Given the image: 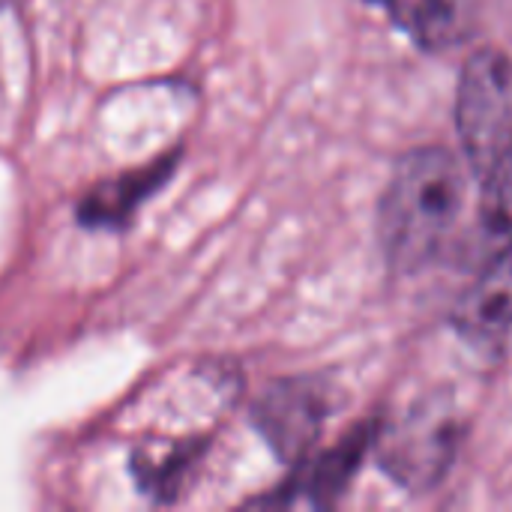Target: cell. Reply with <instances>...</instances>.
Here are the masks:
<instances>
[{
    "label": "cell",
    "mask_w": 512,
    "mask_h": 512,
    "mask_svg": "<svg viewBox=\"0 0 512 512\" xmlns=\"http://www.w3.org/2000/svg\"><path fill=\"white\" fill-rule=\"evenodd\" d=\"M465 207V168L444 147L411 150L393 171L378 213L384 258L399 273L432 264Z\"/></svg>",
    "instance_id": "1"
},
{
    "label": "cell",
    "mask_w": 512,
    "mask_h": 512,
    "mask_svg": "<svg viewBox=\"0 0 512 512\" xmlns=\"http://www.w3.org/2000/svg\"><path fill=\"white\" fill-rule=\"evenodd\" d=\"M456 129L468 168L483 180L512 153V57L480 48L468 57L456 93Z\"/></svg>",
    "instance_id": "2"
},
{
    "label": "cell",
    "mask_w": 512,
    "mask_h": 512,
    "mask_svg": "<svg viewBox=\"0 0 512 512\" xmlns=\"http://www.w3.org/2000/svg\"><path fill=\"white\" fill-rule=\"evenodd\" d=\"M456 417L444 405H420L378 441L381 468L411 492L438 486L456 453Z\"/></svg>",
    "instance_id": "3"
},
{
    "label": "cell",
    "mask_w": 512,
    "mask_h": 512,
    "mask_svg": "<svg viewBox=\"0 0 512 512\" xmlns=\"http://www.w3.org/2000/svg\"><path fill=\"white\" fill-rule=\"evenodd\" d=\"M327 393L312 378H285L264 390L252 408V420L273 453L294 465L318 441L327 420Z\"/></svg>",
    "instance_id": "4"
},
{
    "label": "cell",
    "mask_w": 512,
    "mask_h": 512,
    "mask_svg": "<svg viewBox=\"0 0 512 512\" xmlns=\"http://www.w3.org/2000/svg\"><path fill=\"white\" fill-rule=\"evenodd\" d=\"M453 327L480 351L507 345L512 336V249L483 264V273L453 309Z\"/></svg>",
    "instance_id": "5"
},
{
    "label": "cell",
    "mask_w": 512,
    "mask_h": 512,
    "mask_svg": "<svg viewBox=\"0 0 512 512\" xmlns=\"http://www.w3.org/2000/svg\"><path fill=\"white\" fill-rule=\"evenodd\" d=\"M177 162H180V153L171 150L135 171H126L120 177H111L93 186L78 204V222L84 228H126L135 210L171 180Z\"/></svg>",
    "instance_id": "6"
},
{
    "label": "cell",
    "mask_w": 512,
    "mask_h": 512,
    "mask_svg": "<svg viewBox=\"0 0 512 512\" xmlns=\"http://www.w3.org/2000/svg\"><path fill=\"white\" fill-rule=\"evenodd\" d=\"M393 21L423 51H450L462 45L477 21L474 0H390Z\"/></svg>",
    "instance_id": "7"
},
{
    "label": "cell",
    "mask_w": 512,
    "mask_h": 512,
    "mask_svg": "<svg viewBox=\"0 0 512 512\" xmlns=\"http://www.w3.org/2000/svg\"><path fill=\"white\" fill-rule=\"evenodd\" d=\"M468 243H471L468 258L480 267L489 264L495 255L512 249V153H507L483 177L477 222Z\"/></svg>",
    "instance_id": "8"
},
{
    "label": "cell",
    "mask_w": 512,
    "mask_h": 512,
    "mask_svg": "<svg viewBox=\"0 0 512 512\" xmlns=\"http://www.w3.org/2000/svg\"><path fill=\"white\" fill-rule=\"evenodd\" d=\"M375 438H378L375 429L372 426H363L351 438H345L339 447H333L330 453H324L309 468V474L303 480V492L309 495V501L318 504V507L333 504L345 492V486L351 483V477L357 474V468H360L363 456L369 453V447L375 444Z\"/></svg>",
    "instance_id": "9"
}]
</instances>
